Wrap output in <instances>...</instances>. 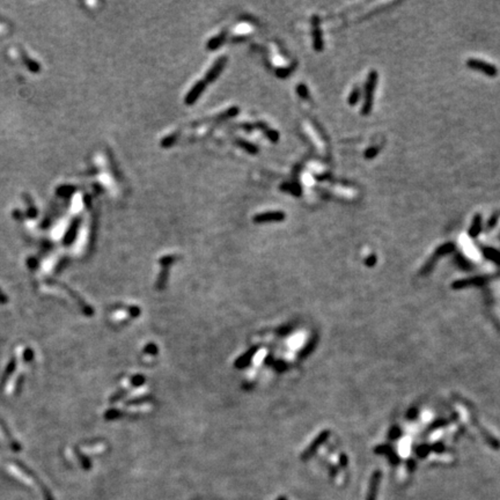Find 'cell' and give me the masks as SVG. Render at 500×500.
Segmentation results:
<instances>
[{"label":"cell","mask_w":500,"mask_h":500,"mask_svg":"<svg viewBox=\"0 0 500 500\" xmlns=\"http://www.w3.org/2000/svg\"><path fill=\"white\" fill-rule=\"evenodd\" d=\"M315 20L313 21V24H314V48L316 49L317 51H321L322 50L323 48V41H322V37H321V31L320 29H318V20L317 18H314Z\"/></svg>","instance_id":"cell-4"},{"label":"cell","mask_w":500,"mask_h":500,"mask_svg":"<svg viewBox=\"0 0 500 500\" xmlns=\"http://www.w3.org/2000/svg\"><path fill=\"white\" fill-rule=\"evenodd\" d=\"M359 97H360V91L358 88H355L349 97V103L353 106V104H356L359 101Z\"/></svg>","instance_id":"cell-8"},{"label":"cell","mask_w":500,"mask_h":500,"mask_svg":"<svg viewBox=\"0 0 500 500\" xmlns=\"http://www.w3.org/2000/svg\"><path fill=\"white\" fill-rule=\"evenodd\" d=\"M480 226H482V219H480L479 215H476L475 218H474L473 226H471V229H470V234L474 235V237L478 234L480 231Z\"/></svg>","instance_id":"cell-7"},{"label":"cell","mask_w":500,"mask_h":500,"mask_svg":"<svg viewBox=\"0 0 500 500\" xmlns=\"http://www.w3.org/2000/svg\"><path fill=\"white\" fill-rule=\"evenodd\" d=\"M24 346H18L17 350H15V356H17V367H15L14 373L11 375V378L8 379L7 383H6V387H5L6 395L13 394V391L15 390V387H17L19 377H20L24 372H25V369H27V365L24 364Z\"/></svg>","instance_id":"cell-1"},{"label":"cell","mask_w":500,"mask_h":500,"mask_svg":"<svg viewBox=\"0 0 500 500\" xmlns=\"http://www.w3.org/2000/svg\"><path fill=\"white\" fill-rule=\"evenodd\" d=\"M203 87H204L203 82H199L198 85L195 86V87L192 88V91L190 92L189 95H188V97H187V102H188V103H192V102L195 101L196 98L199 96V94H200V92H202Z\"/></svg>","instance_id":"cell-6"},{"label":"cell","mask_w":500,"mask_h":500,"mask_svg":"<svg viewBox=\"0 0 500 500\" xmlns=\"http://www.w3.org/2000/svg\"><path fill=\"white\" fill-rule=\"evenodd\" d=\"M378 81V74L375 71H372L369 73L367 82H366V95H365V102L364 106H362L361 114L364 116H367V115L371 114L372 107H373V96H374V89L375 86H377Z\"/></svg>","instance_id":"cell-2"},{"label":"cell","mask_w":500,"mask_h":500,"mask_svg":"<svg viewBox=\"0 0 500 500\" xmlns=\"http://www.w3.org/2000/svg\"><path fill=\"white\" fill-rule=\"evenodd\" d=\"M0 441L5 442V444H8V439H7V437H6L5 432L2 431L1 426H0Z\"/></svg>","instance_id":"cell-10"},{"label":"cell","mask_w":500,"mask_h":500,"mask_svg":"<svg viewBox=\"0 0 500 500\" xmlns=\"http://www.w3.org/2000/svg\"><path fill=\"white\" fill-rule=\"evenodd\" d=\"M284 219V214L283 212H270V213H264V214H261L255 218L256 221H267V220H282Z\"/></svg>","instance_id":"cell-5"},{"label":"cell","mask_w":500,"mask_h":500,"mask_svg":"<svg viewBox=\"0 0 500 500\" xmlns=\"http://www.w3.org/2000/svg\"><path fill=\"white\" fill-rule=\"evenodd\" d=\"M6 301H7V299H6L5 295L0 292V302H6Z\"/></svg>","instance_id":"cell-11"},{"label":"cell","mask_w":500,"mask_h":500,"mask_svg":"<svg viewBox=\"0 0 500 500\" xmlns=\"http://www.w3.org/2000/svg\"><path fill=\"white\" fill-rule=\"evenodd\" d=\"M467 65H468V68L485 73V74L489 76H496L497 73H498L497 69L492 65V64L483 62V60H479V59H469L467 62Z\"/></svg>","instance_id":"cell-3"},{"label":"cell","mask_w":500,"mask_h":500,"mask_svg":"<svg viewBox=\"0 0 500 500\" xmlns=\"http://www.w3.org/2000/svg\"><path fill=\"white\" fill-rule=\"evenodd\" d=\"M378 152H379V148L378 147H372V148H369L368 151L365 153V155H366V158H367V159H372V158L375 157V155L378 154Z\"/></svg>","instance_id":"cell-9"}]
</instances>
